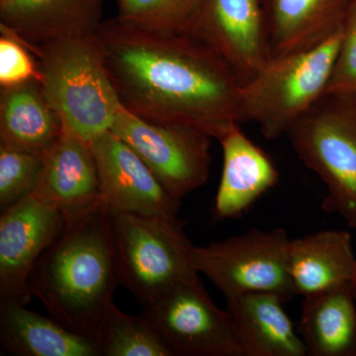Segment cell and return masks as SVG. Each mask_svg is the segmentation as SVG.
Here are the masks:
<instances>
[{"instance_id": "obj_1", "label": "cell", "mask_w": 356, "mask_h": 356, "mask_svg": "<svg viewBox=\"0 0 356 356\" xmlns=\"http://www.w3.org/2000/svg\"><path fill=\"white\" fill-rule=\"evenodd\" d=\"M122 106L153 123L186 126L220 140L241 126L243 83L191 33L103 21L96 33Z\"/></svg>"}, {"instance_id": "obj_2", "label": "cell", "mask_w": 356, "mask_h": 356, "mask_svg": "<svg viewBox=\"0 0 356 356\" xmlns=\"http://www.w3.org/2000/svg\"><path fill=\"white\" fill-rule=\"evenodd\" d=\"M112 214L103 204L67 218L57 240L28 280L49 316L69 331L95 341L120 286Z\"/></svg>"}, {"instance_id": "obj_3", "label": "cell", "mask_w": 356, "mask_h": 356, "mask_svg": "<svg viewBox=\"0 0 356 356\" xmlns=\"http://www.w3.org/2000/svg\"><path fill=\"white\" fill-rule=\"evenodd\" d=\"M28 49L38 63L42 92L63 127L89 143L111 130L122 104L96 34Z\"/></svg>"}, {"instance_id": "obj_4", "label": "cell", "mask_w": 356, "mask_h": 356, "mask_svg": "<svg viewBox=\"0 0 356 356\" xmlns=\"http://www.w3.org/2000/svg\"><path fill=\"white\" fill-rule=\"evenodd\" d=\"M341 38L343 28L313 48L270 58L243 83V122H254L268 140L286 135L325 95Z\"/></svg>"}, {"instance_id": "obj_5", "label": "cell", "mask_w": 356, "mask_h": 356, "mask_svg": "<svg viewBox=\"0 0 356 356\" xmlns=\"http://www.w3.org/2000/svg\"><path fill=\"white\" fill-rule=\"evenodd\" d=\"M285 136L324 182V210L356 228V95L325 93Z\"/></svg>"}, {"instance_id": "obj_6", "label": "cell", "mask_w": 356, "mask_h": 356, "mask_svg": "<svg viewBox=\"0 0 356 356\" xmlns=\"http://www.w3.org/2000/svg\"><path fill=\"white\" fill-rule=\"evenodd\" d=\"M112 224L121 285L143 307L198 275L194 245L178 217L117 214Z\"/></svg>"}, {"instance_id": "obj_7", "label": "cell", "mask_w": 356, "mask_h": 356, "mask_svg": "<svg viewBox=\"0 0 356 356\" xmlns=\"http://www.w3.org/2000/svg\"><path fill=\"white\" fill-rule=\"evenodd\" d=\"M289 243L284 229H252L205 247L194 245L192 264L226 300L269 292L287 302L297 295L288 269Z\"/></svg>"}, {"instance_id": "obj_8", "label": "cell", "mask_w": 356, "mask_h": 356, "mask_svg": "<svg viewBox=\"0 0 356 356\" xmlns=\"http://www.w3.org/2000/svg\"><path fill=\"white\" fill-rule=\"evenodd\" d=\"M142 313L173 356H243L231 313L213 302L199 274L163 293Z\"/></svg>"}, {"instance_id": "obj_9", "label": "cell", "mask_w": 356, "mask_h": 356, "mask_svg": "<svg viewBox=\"0 0 356 356\" xmlns=\"http://www.w3.org/2000/svg\"><path fill=\"white\" fill-rule=\"evenodd\" d=\"M110 131L139 154L173 197L181 200L207 182L212 163V138L207 134L146 121L123 106Z\"/></svg>"}, {"instance_id": "obj_10", "label": "cell", "mask_w": 356, "mask_h": 356, "mask_svg": "<svg viewBox=\"0 0 356 356\" xmlns=\"http://www.w3.org/2000/svg\"><path fill=\"white\" fill-rule=\"evenodd\" d=\"M65 225L67 217L62 211L34 194L1 210L0 302L25 306L31 302L30 274Z\"/></svg>"}, {"instance_id": "obj_11", "label": "cell", "mask_w": 356, "mask_h": 356, "mask_svg": "<svg viewBox=\"0 0 356 356\" xmlns=\"http://www.w3.org/2000/svg\"><path fill=\"white\" fill-rule=\"evenodd\" d=\"M102 203L112 215L177 218L181 200L163 188L139 154L112 131L90 142Z\"/></svg>"}, {"instance_id": "obj_12", "label": "cell", "mask_w": 356, "mask_h": 356, "mask_svg": "<svg viewBox=\"0 0 356 356\" xmlns=\"http://www.w3.org/2000/svg\"><path fill=\"white\" fill-rule=\"evenodd\" d=\"M242 79L270 60L261 0H205L191 31Z\"/></svg>"}, {"instance_id": "obj_13", "label": "cell", "mask_w": 356, "mask_h": 356, "mask_svg": "<svg viewBox=\"0 0 356 356\" xmlns=\"http://www.w3.org/2000/svg\"><path fill=\"white\" fill-rule=\"evenodd\" d=\"M32 194L62 211L67 218L102 204L90 143L63 127L60 137L43 154L41 175Z\"/></svg>"}, {"instance_id": "obj_14", "label": "cell", "mask_w": 356, "mask_h": 356, "mask_svg": "<svg viewBox=\"0 0 356 356\" xmlns=\"http://www.w3.org/2000/svg\"><path fill=\"white\" fill-rule=\"evenodd\" d=\"M105 0H0V32L27 48L96 34Z\"/></svg>"}, {"instance_id": "obj_15", "label": "cell", "mask_w": 356, "mask_h": 356, "mask_svg": "<svg viewBox=\"0 0 356 356\" xmlns=\"http://www.w3.org/2000/svg\"><path fill=\"white\" fill-rule=\"evenodd\" d=\"M270 58L307 50L343 27L356 0H261Z\"/></svg>"}, {"instance_id": "obj_16", "label": "cell", "mask_w": 356, "mask_h": 356, "mask_svg": "<svg viewBox=\"0 0 356 356\" xmlns=\"http://www.w3.org/2000/svg\"><path fill=\"white\" fill-rule=\"evenodd\" d=\"M222 172L215 199L218 219H236L277 184L280 173L273 161L248 139L241 126L221 140Z\"/></svg>"}, {"instance_id": "obj_17", "label": "cell", "mask_w": 356, "mask_h": 356, "mask_svg": "<svg viewBox=\"0 0 356 356\" xmlns=\"http://www.w3.org/2000/svg\"><path fill=\"white\" fill-rule=\"evenodd\" d=\"M284 300L269 292L227 299L243 356H305V344L283 308Z\"/></svg>"}, {"instance_id": "obj_18", "label": "cell", "mask_w": 356, "mask_h": 356, "mask_svg": "<svg viewBox=\"0 0 356 356\" xmlns=\"http://www.w3.org/2000/svg\"><path fill=\"white\" fill-rule=\"evenodd\" d=\"M288 269L297 295L305 297L356 280V257L348 232L321 231L290 240Z\"/></svg>"}, {"instance_id": "obj_19", "label": "cell", "mask_w": 356, "mask_h": 356, "mask_svg": "<svg viewBox=\"0 0 356 356\" xmlns=\"http://www.w3.org/2000/svg\"><path fill=\"white\" fill-rule=\"evenodd\" d=\"M299 332L307 355L356 356V300L353 284L304 297Z\"/></svg>"}, {"instance_id": "obj_20", "label": "cell", "mask_w": 356, "mask_h": 356, "mask_svg": "<svg viewBox=\"0 0 356 356\" xmlns=\"http://www.w3.org/2000/svg\"><path fill=\"white\" fill-rule=\"evenodd\" d=\"M0 341L17 356H100L95 341L13 302H0Z\"/></svg>"}, {"instance_id": "obj_21", "label": "cell", "mask_w": 356, "mask_h": 356, "mask_svg": "<svg viewBox=\"0 0 356 356\" xmlns=\"http://www.w3.org/2000/svg\"><path fill=\"white\" fill-rule=\"evenodd\" d=\"M63 132L38 81L0 90V145L43 154Z\"/></svg>"}, {"instance_id": "obj_22", "label": "cell", "mask_w": 356, "mask_h": 356, "mask_svg": "<svg viewBox=\"0 0 356 356\" xmlns=\"http://www.w3.org/2000/svg\"><path fill=\"white\" fill-rule=\"evenodd\" d=\"M100 356H173L143 313L127 315L112 304L103 322Z\"/></svg>"}, {"instance_id": "obj_23", "label": "cell", "mask_w": 356, "mask_h": 356, "mask_svg": "<svg viewBox=\"0 0 356 356\" xmlns=\"http://www.w3.org/2000/svg\"><path fill=\"white\" fill-rule=\"evenodd\" d=\"M205 0H116V18L149 31L188 33Z\"/></svg>"}, {"instance_id": "obj_24", "label": "cell", "mask_w": 356, "mask_h": 356, "mask_svg": "<svg viewBox=\"0 0 356 356\" xmlns=\"http://www.w3.org/2000/svg\"><path fill=\"white\" fill-rule=\"evenodd\" d=\"M43 154L0 145V209L31 195L38 184Z\"/></svg>"}, {"instance_id": "obj_25", "label": "cell", "mask_w": 356, "mask_h": 356, "mask_svg": "<svg viewBox=\"0 0 356 356\" xmlns=\"http://www.w3.org/2000/svg\"><path fill=\"white\" fill-rule=\"evenodd\" d=\"M1 33L0 37V86L11 88L33 81H39L36 58L22 42Z\"/></svg>"}, {"instance_id": "obj_26", "label": "cell", "mask_w": 356, "mask_h": 356, "mask_svg": "<svg viewBox=\"0 0 356 356\" xmlns=\"http://www.w3.org/2000/svg\"><path fill=\"white\" fill-rule=\"evenodd\" d=\"M325 93L356 95V3L343 27V38Z\"/></svg>"}, {"instance_id": "obj_27", "label": "cell", "mask_w": 356, "mask_h": 356, "mask_svg": "<svg viewBox=\"0 0 356 356\" xmlns=\"http://www.w3.org/2000/svg\"><path fill=\"white\" fill-rule=\"evenodd\" d=\"M353 294H355V300H356V280L355 281V283L353 284Z\"/></svg>"}]
</instances>
